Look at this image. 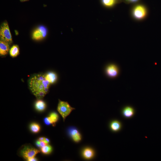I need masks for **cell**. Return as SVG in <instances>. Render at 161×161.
Here are the masks:
<instances>
[{
  "label": "cell",
  "mask_w": 161,
  "mask_h": 161,
  "mask_svg": "<svg viewBox=\"0 0 161 161\" xmlns=\"http://www.w3.org/2000/svg\"><path fill=\"white\" fill-rule=\"evenodd\" d=\"M54 123L55 124L58 119V115L55 112H52L50 113L49 116Z\"/></svg>",
  "instance_id": "obj_18"
},
{
  "label": "cell",
  "mask_w": 161,
  "mask_h": 161,
  "mask_svg": "<svg viewBox=\"0 0 161 161\" xmlns=\"http://www.w3.org/2000/svg\"><path fill=\"white\" fill-rule=\"evenodd\" d=\"M31 131L34 133H37L38 132L40 129V127L38 124L33 123H31L30 126Z\"/></svg>",
  "instance_id": "obj_16"
},
{
  "label": "cell",
  "mask_w": 161,
  "mask_h": 161,
  "mask_svg": "<svg viewBox=\"0 0 161 161\" xmlns=\"http://www.w3.org/2000/svg\"><path fill=\"white\" fill-rule=\"evenodd\" d=\"M35 107L37 110L41 112L45 109L46 107V104L42 100H38L35 103Z\"/></svg>",
  "instance_id": "obj_13"
},
{
  "label": "cell",
  "mask_w": 161,
  "mask_h": 161,
  "mask_svg": "<svg viewBox=\"0 0 161 161\" xmlns=\"http://www.w3.org/2000/svg\"><path fill=\"white\" fill-rule=\"evenodd\" d=\"M0 40L8 42L10 45L13 43L11 35L7 21L3 23L0 29Z\"/></svg>",
  "instance_id": "obj_2"
},
{
  "label": "cell",
  "mask_w": 161,
  "mask_h": 161,
  "mask_svg": "<svg viewBox=\"0 0 161 161\" xmlns=\"http://www.w3.org/2000/svg\"><path fill=\"white\" fill-rule=\"evenodd\" d=\"M134 110L131 107L127 106L122 110V114L123 117L127 118L132 117L134 114Z\"/></svg>",
  "instance_id": "obj_10"
},
{
  "label": "cell",
  "mask_w": 161,
  "mask_h": 161,
  "mask_svg": "<svg viewBox=\"0 0 161 161\" xmlns=\"http://www.w3.org/2000/svg\"><path fill=\"white\" fill-rule=\"evenodd\" d=\"M45 76L46 79L50 83H55L57 78L56 74L53 72H49L45 74Z\"/></svg>",
  "instance_id": "obj_11"
},
{
  "label": "cell",
  "mask_w": 161,
  "mask_h": 161,
  "mask_svg": "<svg viewBox=\"0 0 161 161\" xmlns=\"http://www.w3.org/2000/svg\"><path fill=\"white\" fill-rule=\"evenodd\" d=\"M75 108L71 107L66 102L59 100L57 110L62 116L64 121Z\"/></svg>",
  "instance_id": "obj_3"
},
{
  "label": "cell",
  "mask_w": 161,
  "mask_h": 161,
  "mask_svg": "<svg viewBox=\"0 0 161 161\" xmlns=\"http://www.w3.org/2000/svg\"><path fill=\"white\" fill-rule=\"evenodd\" d=\"M52 147L48 144L41 148V150L42 153L46 154H50L52 152Z\"/></svg>",
  "instance_id": "obj_17"
},
{
  "label": "cell",
  "mask_w": 161,
  "mask_h": 161,
  "mask_svg": "<svg viewBox=\"0 0 161 161\" xmlns=\"http://www.w3.org/2000/svg\"><path fill=\"white\" fill-rule=\"evenodd\" d=\"M10 44L8 42L0 40V55L4 56L7 55L10 51Z\"/></svg>",
  "instance_id": "obj_8"
},
{
  "label": "cell",
  "mask_w": 161,
  "mask_h": 161,
  "mask_svg": "<svg viewBox=\"0 0 161 161\" xmlns=\"http://www.w3.org/2000/svg\"><path fill=\"white\" fill-rule=\"evenodd\" d=\"M50 83L46 79L45 74H38L31 77L29 82L30 89L38 98L43 97L48 92Z\"/></svg>",
  "instance_id": "obj_1"
},
{
  "label": "cell",
  "mask_w": 161,
  "mask_h": 161,
  "mask_svg": "<svg viewBox=\"0 0 161 161\" xmlns=\"http://www.w3.org/2000/svg\"><path fill=\"white\" fill-rule=\"evenodd\" d=\"M36 145L38 147L40 148V141L38 140H37L36 142Z\"/></svg>",
  "instance_id": "obj_24"
},
{
  "label": "cell",
  "mask_w": 161,
  "mask_h": 161,
  "mask_svg": "<svg viewBox=\"0 0 161 161\" xmlns=\"http://www.w3.org/2000/svg\"><path fill=\"white\" fill-rule=\"evenodd\" d=\"M48 144L46 143L44 141H40V148H41L42 147H44L46 145Z\"/></svg>",
  "instance_id": "obj_21"
},
{
  "label": "cell",
  "mask_w": 161,
  "mask_h": 161,
  "mask_svg": "<svg viewBox=\"0 0 161 161\" xmlns=\"http://www.w3.org/2000/svg\"><path fill=\"white\" fill-rule=\"evenodd\" d=\"M47 30L44 26H41L36 28L33 32L32 38L35 40H39L44 38L47 36Z\"/></svg>",
  "instance_id": "obj_5"
},
{
  "label": "cell",
  "mask_w": 161,
  "mask_h": 161,
  "mask_svg": "<svg viewBox=\"0 0 161 161\" xmlns=\"http://www.w3.org/2000/svg\"><path fill=\"white\" fill-rule=\"evenodd\" d=\"M129 0L131 1H137V0Z\"/></svg>",
  "instance_id": "obj_27"
},
{
  "label": "cell",
  "mask_w": 161,
  "mask_h": 161,
  "mask_svg": "<svg viewBox=\"0 0 161 161\" xmlns=\"http://www.w3.org/2000/svg\"><path fill=\"white\" fill-rule=\"evenodd\" d=\"M106 72L107 75L109 77L114 78L118 75L119 70L117 67L116 65L111 64L107 67Z\"/></svg>",
  "instance_id": "obj_6"
},
{
  "label": "cell",
  "mask_w": 161,
  "mask_h": 161,
  "mask_svg": "<svg viewBox=\"0 0 161 161\" xmlns=\"http://www.w3.org/2000/svg\"><path fill=\"white\" fill-rule=\"evenodd\" d=\"M133 13L135 17L140 19L144 17L146 14V11L143 7L139 5L135 8Z\"/></svg>",
  "instance_id": "obj_7"
},
{
  "label": "cell",
  "mask_w": 161,
  "mask_h": 161,
  "mask_svg": "<svg viewBox=\"0 0 161 161\" xmlns=\"http://www.w3.org/2000/svg\"><path fill=\"white\" fill-rule=\"evenodd\" d=\"M122 125L121 123L117 120L112 121L110 123V127L111 130L114 131H117L121 129Z\"/></svg>",
  "instance_id": "obj_12"
},
{
  "label": "cell",
  "mask_w": 161,
  "mask_h": 161,
  "mask_svg": "<svg viewBox=\"0 0 161 161\" xmlns=\"http://www.w3.org/2000/svg\"><path fill=\"white\" fill-rule=\"evenodd\" d=\"M28 161H37V159L35 157L30 158L27 160Z\"/></svg>",
  "instance_id": "obj_22"
},
{
  "label": "cell",
  "mask_w": 161,
  "mask_h": 161,
  "mask_svg": "<svg viewBox=\"0 0 161 161\" xmlns=\"http://www.w3.org/2000/svg\"><path fill=\"white\" fill-rule=\"evenodd\" d=\"M69 132L70 135L75 142L78 143L81 140V135L77 129L74 128H71L69 129Z\"/></svg>",
  "instance_id": "obj_9"
},
{
  "label": "cell",
  "mask_w": 161,
  "mask_h": 161,
  "mask_svg": "<svg viewBox=\"0 0 161 161\" xmlns=\"http://www.w3.org/2000/svg\"><path fill=\"white\" fill-rule=\"evenodd\" d=\"M45 137H39L38 140L40 141H44Z\"/></svg>",
  "instance_id": "obj_23"
},
{
  "label": "cell",
  "mask_w": 161,
  "mask_h": 161,
  "mask_svg": "<svg viewBox=\"0 0 161 161\" xmlns=\"http://www.w3.org/2000/svg\"><path fill=\"white\" fill-rule=\"evenodd\" d=\"M9 53L10 56L12 57L17 56L19 53V49L17 45H13L10 49Z\"/></svg>",
  "instance_id": "obj_15"
},
{
  "label": "cell",
  "mask_w": 161,
  "mask_h": 161,
  "mask_svg": "<svg viewBox=\"0 0 161 161\" xmlns=\"http://www.w3.org/2000/svg\"><path fill=\"white\" fill-rule=\"evenodd\" d=\"M44 141L47 144H48L50 142L49 140L47 138H45Z\"/></svg>",
  "instance_id": "obj_25"
},
{
  "label": "cell",
  "mask_w": 161,
  "mask_h": 161,
  "mask_svg": "<svg viewBox=\"0 0 161 161\" xmlns=\"http://www.w3.org/2000/svg\"><path fill=\"white\" fill-rule=\"evenodd\" d=\"M83 154L85 158L89 159L92 158L94 156V152L91 148H86L83 151Z\"/></svg>",
  "instance_id": "obj_14"
},
{
  "label": "cell",
  "mask_w": 161,
  "mask_h": 161,
  "mask_svg": "<svg viewBox=\"0 0 161 161\" xmlns=\"http://www.w3.org/2000/svg\"><path fill=\"white\" fill-rule=\"evenodd\" d=\"M103 3L107 6H111L114 3V0H103Z\"/></svg>",
  "instance_id": "obj_20"
},
{
  "label": "cell",
  "mask_w": 161,
  "mask_h": 161,
  "mask_svg": "<svg viewBox=\"0 0 161 161\" xmlns=\"http://www.w3.org/2000/svg\"><path fill=\"white\" fill-rule=\"evenodd\" d=\"M44 122L45 124L47 125L52 124L53 126H54L55 125L50 117L45 118L44 119Z\"/></svg>",
  "instance_id": "obj_19"
},
{
  "label": "cell",
  "mask_w": 161,
  "mask_h": 161,
  "mask_svg": "<svg viewBox=\"0 0 161 161\" xmlns=\"http://www.w3.org/2000/svg\"><path fill=\"white\" fill-rule=\"evenodd\" d=\"M29 0H20V1L21 2H25V1H29Z\"/></svg>",
  "instance_id": "obj_26"
},
{
  "label": "cell",
  "mask_w": 161,
  "mask_h": 161,
  "mask_svg": "<svg viewBox=\"0 0 161 161\" xmlns=\"http://www.w3.org/2000/svg\"><path fill=\"white\" fill-rule=\"evenodd\" d=\"M40 151L37 149L28 146H25L21 150V155L26 160L35 157Z\"/></svg>",
  "instance_id": "obj_4"
}]
</instances>
